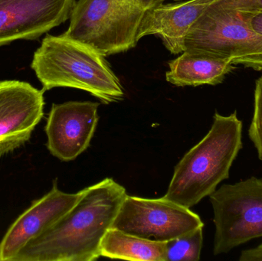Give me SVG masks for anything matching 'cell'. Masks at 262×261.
<instances>
[{
	"instance_id": "obj_1",
	"label": "cell",
	"mask_w": 262,
	"mask_h": 261,
	"mask_svg": "<svg viewBox=\"0 0 262 261\" xmlns=\"http://www.w3.org/2000/svg\"><path fill=\"white\" fill-rule=\"evenodd\" d=\"M125 188L111 178L83 189L76 205L12 261H92L127 196Z\"/></svg>"
},
{
	"instance_id": "obj_2",
	"label": "cell",
	"mask_w": 262,
	"mask_h": 261,
	"mask_svg": "<svg viewBox=\"0 0 262 261\" xmlns=\"http://www.w3.org/2000/svg\"><path fill=\"white\" fill-rule=\"evenodd\" d=\"M243 122L235 111L229 116L215 113L207 134L176 165L163 197L192 208L216 190L229 178L235 158L243 148Z\"/></svg>"
},
{
	"instance_id": "obj_3",
	"label": "cell",
	"mask_w": 262,
	"mask_h": 261,
	"mask_svg": "<svg viewBox=\"0 0 262 261\" xmlns=\"http://www.w3.org/2000/svg\"><path fill=\"white\" fill-rule=\"evenodd\" d=\"M31 66L43 91L55 87L79 89L104 104L119 102L125 96L105 56L64 34L46 35L35 51Z\"/></svg>"
},
{
	"instance_id": "obj_4",
	"label": "cell",
	"mask_w": 262,
	"mask_h": 261,
	"mask_svg": "<svg viewBox=\"0 0 262 261\" xmlns=\"http://www.w3.org/2000/svg\"><path fill=\"white\" fill-rule=\"evenodd\" d=\"M157 0H78L64 35L104 56L137 45V32L148 9Z\"/></svg>"
},
{
	"instance_id": "obj_5",
	"label": "cell",
	"mask_w": 262,
	"mask_h": 261,
	"mask_svg": "<svg viewBox=\"0 0 262 261\" xmlns=\"http://www.w3.org/2000/svg\"><path fill=\"white\" fill-rule=\"evenodd\" d=\"M184 49L262 70V36L251 28L233 0L211 3L189 29Z\"/></svg>"
},
{
	"instance_id": "obj_6",
	"label": "cell",
	"mask_w": 262,
	"mask_h": 261,
	"mask_svg": "<svg viewBox=\"0 0 262 261\" xmlns=\"http://www.w3.org/2000/svg\"><path fill=\"white\" fill-rule=\"evenodd\" d=\"M215 231L213 254H226L262 238V179L226 184L209 196Z\"/></svg>"
},
{
	"instance_id": "obj_7",
	"label": "cell",
	"mask_w": 262,
	"mask_h": 261,
	"mask_svg": "<svg viewBox=\"0 0 262 261\" xmlns=\"http://www.w3.org/2000/svg\"><path fill=\"white\" fill-rule=\"evenodd\" d=\"M203 227L200 216L190 208L164 197L145 199L127 195L112 228L147 240L166 242Z\"/></svg>"
},
{
	"instance_id": "obj_8",
	"label": "cell",
	"mask_w": 262,
	"mask_h": 261,
	"mask_svg": "<svg viewBox=\"0 0 262 261\" xmlns=\"http://www.w3.org/2000/svg\"><path fill=\"white\" fill-rule=\"evenodd\" d=\"M43 93L29 83L0 81V156L29 140L44 114Z\"/></svg>"
},
{
	"instance_id": "obj_9",
	"label": "cell",
	"mask_w": 262,
	"mask_h": 261,
	"mask_svg": "<svg viewBox=\"0 0 262 261\" xmlns=\"http://www.w3.org/2000/svg\"><path fill=\"white\" fill-rule=\"evenodd\" d=\"M100 103L69 101L52 105L47 124V148L64 162L74 160L90 145L98 125Z\"/></svg>"
},
{
	"instance_id": "obj_10",
	"label": "cell",
	"mask_w": 262,
	"mask_h": 261,
	"mask_svg": "<svg viewBox=\"0 0 262 261\" xmlns=\"http://www.w3.org/2000/svg\"><path fill=\"white\" fill-rule=\"evenodd\" d=\"M76 0H0V47L35 39L70 19Z\"/></svg>"
},
{
	"instance_id": "obj_11",
	"label": "cell",
	"mask_w": 262,
	"mask_h": 261,
	"mask_svg": "<svg viewBox=\"0 0 262 261\" xmlns=\"http://www.w3.org/2000/svg\"><path fill=\"white\" fill-rule=\"evenodd\" d=\"M83 190L66 193L54 181L52 189L35 201L11 225L0 242V260L12 261L30 241L53 226L81 199Z\"/></svg>"
},
{
	"instance_id": "obj_12",
	"label": "cell",
	"mask_w": 262,
	"mask_h": 261,
	"mask_svg": "<svg viewBox=\"0 0 262 261\" xmlns=\"http://www.w3.org/2000/svg\"><path fill=\"white\" fill-rule=\"evenodd\" d=\"M215 0H187L155 5L148 9L137 32V41L154 35L172 55L184 52V41L189 29L205 9Z\"/></svg>"
},
{
	"instance_id": "obj_13",
	"label": "cell",
	"mask_w": 262,
	"mask_h": 261,
	"mask_svg": "<svg viewBox=\"0 0 262 261\" xmlns=\"http://www.w3.org/2000/svg\"><path fill=\"white\" fill-rule=\"evenodd\" d=\"M167 82L177 86L217 85L235 68L231 60L184 51L168 63Z\"/></svg>"
},
{
	"instance_id": "obj_14",
	"label": "cell",
	"mask_w": 262,
	"mask_h": 261,
	"mask_svg": "<svg viewBox=\"0 0 262 261\" xmlns=\"http://www.w3.org/2000/svg\"><path fill=\"white\" fill-rule=\"evenodd\" d=\"M100 255L126 260L166 261V242L147 240L111 228L101 241Z\"/></svg>"
},
{
	"instance_id": "obj_15",
	"label": "cell",
	"mask_w": 262,
	"mask_h": 261,
	"mask_svg": "<svg viewBox=\"0 0 262 261\" xmlns=\"http://www.w3.org/2000/svg\"><path fill=\"white\" fill-rule=\"evenodd\" d=\"M203 243V228L166 242V261H198Z\"/></svg>"
},
{
	"instance_id": "obj_16",
	"label": "cell",
	"mask_w": 262,
	"mask_h": 261,
	"mask_svg": "<svg viewBox=\"0 0 262 261\" xmlns=\"http://www.w3.org/2000/svg\"><path fill=\"white\" fill-rule=\"evenodd\" d=\"M249 136L262 161V75L255 82L254 113L249 129Z\"/></svg>"
},
{
	"instance_id": "obj_17",
	"label": "cell",
	"mask_w": 262,
	"mask_h": 261,
	"mask_svg": "<svg viewBox=\"0 0 262 261\" xmlns=\"http://www.w3.org/2000/svg\"><path fill=\"white\" fill-rule=\"evenodd\" d=\"M233 2L240 12L249 15L262 12V0H233Z\"/></svg>"
},
{
	"instance_id": "obj_18",
	"label": "cell",
	"mask_w": 262,
	"mask_h": 261,
	"mask_svg": "<svg viewBox=\"0 0 262 261\" xmlns=\"http://www.w3.org/2000/svg\"><path fill=\"white\" fill-rule=\"evenodd\" d=\"M238 260L239 261H262V244L256 248L243 251Z\"/></svg>"
},
{
	"instance_id": "obj_19",
	"label": "cell",
	"mask_w": 262,
	"mask_h": 261,
	"mask_svg": "<svg viewBox=\"0 0 262 261\" xmlns=\"http://www.w3.org/2000/svg\"><path fill=\"white\" fill-rule=\"evenodd\" d=\"M243 14L247 20L248 22H249L251 28L256 33L262 36V12L261 13L252 14V15L244 13V12H243Z\"/></svg>"
},
{
	"instance_id": "obj_20",
	"label": "cell",
	"mask_w": 262,
	"mask_h": 261,
	"mask_svg": "<svg viewBox=\"0 0 262 261\" xmlns=\"http://www.w3.org/2000/svg\"><path fill=\"white\" fill-rule=\"evenodd\" d=\"M166 1V0H157V3L158 4H160V3H163V2ZM174 3H179V2H183V1H187V0H172Z\"/></svg>"
}]
</instances>
